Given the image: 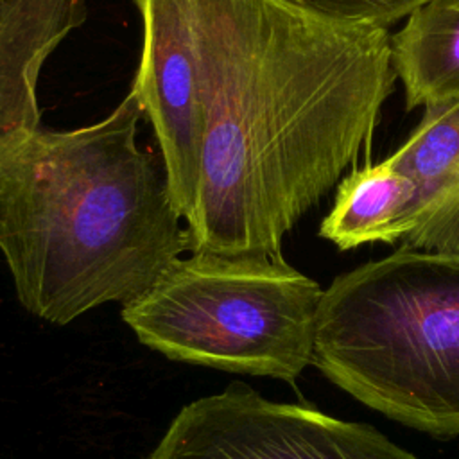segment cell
<instances>
[{
	"instance_id": "obj_2",
	"label": "cell",
	"mask_w": 459,
	"mask_h": 459,
	"mask_svg": "<svg viewBox=\"0 0 459 459\" xmlns=\"http://www.w3.org/2000/svg\"><path fill=\"white\" fill-rule=\"evenodd\" d=\"M142 117L131 88L100 122L0 149V251L32 316L66 325L126 305L186 251L165 172L136 143Z\"/></svg>"
},
{
	"instance_id": "obj_1",
	"label": "cell",
	"mask_w": 459,
	"mask_h": 459,
	"mask_svg": "<svg viewBox=\"0 0 459 459\" xmlns=\"http://www.w3.org/2000/svg\"><path fill=\"white\" fill-rule=\"evenodd\" d=\"M199 2L204 134L186 251L280 258L369 147L396 81L391 36L276 0Z\"/></svg>"
},
{
	"instance_id": "obj_4",
	"label": "cell",
	"mask_w": 459,
	"mask_h": 459,
	"mask_svg": "<svg viewBox=\"0 0 459 459\" xmlns=\"http://www.w3.org/2000/svg\"><path fill=\"white\" fill-rule=\"evenodd\" d=\"M321 296L283 256L190 253L122 305V319L172 360L294 382L312 366Z\"/></svg>"
},
{
	"instance_id": "obj_10",
	"label": "cell",
	"mask_w": 459,
	"mask_h": 459,
	"mask_svg": "<svg viewBox=\"0 0 459 459\" xmlns=\"http://www.w3.org/2000/svg\"><path fill=\"white\" fill-rule=\"evenodd\" d=\"M391 61L409 109L459 100V0H429L391 36Z\"/></svg>"
},
{
	"instance_id": "obj_7",
	"label": "cell",
	"mask_w": 459,
	"mask_h": 459,
	"mask_svg": "<svg viewBox=\"0 0 459 459\" xmlns=\"http://www.w3.org/2000/svg\"><path fill=\"white\" fill-rule=\"evenodd\" d=\"M86 13V0H0V147L41 126L39 74Z\"/></svg>"
},
{
	"instance_id": "obj_11",
	"label": "cell",
	"mask_w": 459,
	"mask_h": 459,
	"mask_svg": "<svg viewBox=\"0 0 459 459\" xmlns=\"http://www.w3.org/2000/svg\"><path fill=\"white\" fill-rule=\"evenodd\" d=\"M314 18L350 25L387 29L429 0H276Z\"/></svg>"
},
{
	"instance_id": "obj_8",
	"label": "cell",
	"mask_w": 459,
	"mask_h": 459,
	"mask_svg": "<svg viewBox=\"0 0 459 459\" xmlns=\"http://www.w3.org/2000/svg\"><path fill=\"white\" fill-rule=\"evenodd\" d=\"M387 161L418 190V217L403 246L459 255V100L425 109L420 126Z\"/></svg>"
},
{
	"instance_id": "obj_9",
	"label": "cell",
	"mask_w": 459,
	"mask_h": 459,
	"mask_svg": "<svg viewBox=\"0 0 459 459\" xmlns=\"http://www.w3.org/2000/svg\"><path fill=\"white\" fill-rule=\"evenodd\" d=\"M416 217L414 181L384 160L355 169L339 181L319 235L342 251L373 242H403L414 230Z\"/></svg>"
},
{
	"instance_id": "obj_3",
	"label": "cell",
	"mask_w": 459,
	"mask_h": 459,
	"mask_svg": "<svg viewBox=\"0 0 459 459\" xmlns=\"http://www.w3.org/2000/svg\"><path fill=\"white\" fill-rule=\"evenodd\" d=\"M312 366L359 403L437 439L459 436V255L402 246L335 276Z\"/></svg>"
},
{
	"instance_id": "obj_6",
	"label": "cell",
	"mask_w": 459,
	"mask_h": 459,
	"mask_svg": "<svg viewBox=\"0 0 459 459\" xmlns=\"http://www.w3.org/2000/svg\"><path fill=\"white\" fill-rule=\"evenodd\" d=\"M143 45L133 90L154 127L172 203L194 210L204 134V22L199 0H131Z\"/></svg>"
},
{
	"instance_id": "obj_5",
	"label": "cell",
	"mask_w": 459,
	"mask_h": 459,
	"mask_svg": "<svg viewBox=\"0 0 459 459\" xmlns=\"http://www.w3.org/2000/svg\"><path fill=\"white\" fill-rule=\"evenodd\" d=\"M145 459H420L377 427L264 398L244 382L186 403Z\"/></svg>"
}]
</instances>
